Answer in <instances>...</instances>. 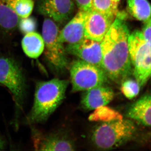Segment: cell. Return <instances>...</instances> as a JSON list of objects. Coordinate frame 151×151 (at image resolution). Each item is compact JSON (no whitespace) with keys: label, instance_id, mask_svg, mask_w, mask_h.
I'll return each instance as SVG.
<instances>
[{"label":"cell","instance_id":"obj_1","mask_svg":"<svg viewBox=\"0 0 151 151\" xmlns=\"http://www.w3.org/2000/svg\"><path fill=\"white\" fill-rule=\"evenodd\" d=\"M129 35L127 23L116 17L101 42L102 69L116 83H122L132 71L128 46Z\"/></svg>","mask_w":151,"mask_h":151},{"label":"cell","instance_id":"obj_2","mask_svg":"<svg viewBox=\"0 0 151 151\" xmlns=\"http://www.w3.org/2000/svg\"><path fill=\"white\" fill-rule=\"evenodd\" d=\"M68 84L67 80L58 78L38 81L33 104L27 117L26 123L32 125L46 122L64 100Z\"/></svg>","mask_w":151,"mask_h":151},{"label":"cell","instance_id":"obj_3","mask_svg":"<svg viewBox=\"0 0 151 151\" xmlns=\"http://www.w3.org/2000/svg\"><path fill=\"white\" fill-rule=\"evenodd\" d=\"M136 133L134 123L129 119H123L103 122L98 125L92 133V139L98 148L111 150L131 140Z\"/></svg>","mask_w":151,"mask_h":151},{"label":"cell","instance_id":"obj_4","mask_svg":"<svg viewBox=\"0 0 151 151\" xmlns=\"http://www.w3.org/2000/svg\"><path fill=\"white\" fill-rule=\"evenodd\" d=\"M128 46L135 79L143 86L151 76V43L146 41L139 30L129 36Z\"/></svg>","mask_w":151,"mask_h":151},{"label":"cell","instance_id":"obj_5","mask_svg":"<svg viewBox=\"0 0 151 151\" xmlns=\"http://www.w3.org/2000/svg\"><path fill=\"white\" fill-rule=\"evenodd\" d=\"M59 32L55 22L49 18L45 19L42 28L45 44L43 52L49 65L56 72L65 70L68 64L65 47L58 39Z\"/></svg>","mask_w":151,"mask_h":151},{"label":"cell","instance_id":"obj_6","mask_svg":"<svg viewBox=\"0 0 151 151\" xmlns=\"http://www.w3.org/2000/svg\"><path fill=\"white\" fill-rule=\"evenodd\" d=\"M70 74L73 92L86 91L108 81V76L101 68L80 59L71 63Z\"/></svg>","mask_w":151,"mask_h":151},{"label":"cell","instance_id":"obj_7","mask_svg":"<svg viewBox=\"0 0 151 151\" xmlns=\"http://www.w3.org/2000/svg\"><path fill=\"white\" fill-rule=\"evenodd\" d=\"M0 83L12 94L17 108L21 107L25 97L26 83L22 70L12 58H0Z\"/></svg>","mask_w":151,"mask_h":151},{"label":"cell","instance_id":"obj_8","mask_svg":"<svg viewBox=\"0 0 151 151\" xmlns=\"http://www.w3.org/2000/svg\"><path fill=\"white\" fill-rule=\"evenodd\" d=\"M32 139L35 150L73 151V143L59 133L47 134L32 127Z\"/></svg>","mask_w":151,"mask_h":151},{"label":"cell","instance_id":"obj_9","mask_svg":"<svg viewBox=\"0 0 151 151\" xmlns=\"http://www.w3.org/2000/svg\"><path fill=\"white\" fill-rule=\"evenodd\" d=\"M101 42L84 38L73 44H68L66 52L79 59L102 68V52Z\"/></svg>","mask_w":151,"mask_h":151},{"label":"cell","instance_id":"obj_10","mask_svg":"<svg viewBox=\"0 0 151 151\" xmlns=\"http://www.w3.org/2000/svg\"><path fill=\"white\" fill-rule=\"evenodd\" d=\"M74 9L73 0H38L37 5L40 14L60 23L70 18Z\"/></svg>","mask_w":151,"mask_h":151},{"label":"cell","instance_id":"obj_11","mask_svg":"<svg viewBox=\"0 0 151 151\" xmlns=\"http://www.w3.org/2000/svg\"><path fill=\"white\" fill-rule=\"evenodd\" d=\"M116 18L108 16L92 9L87 11L84 24V37L101 42Z\"/></svg>","mask_w":151,"mask_h":151},{"label":"cell","instance_id":"obj_12","mask_svg":"<svg viewBox=\"0 0 151 151\" xmlns=\"http://www.w3.org/2000/svg\"><path fill=\"white\" fill-rule=\"evenodd\" d=\"M86 11L79 10L75 16L60 32L58 39L62 43L73 44L84 37V24Z\"/></svg>","mask_w":151,"mask_h":151},{"label":"cell","instance_id":"obj_13","mask_svg":"<svg viewBox=\"0 0 151 151\" xmlns=\"http://www.w3.org/2000/svg\"><path fill=\"white\" fill-rule=\"evenodd\" d=\"M84 91L81 97V104L86 110H94L106 105L114 98L113 89L104 84Z\"/></svg>","mask_w":151,"mask_h":151},{"label":"cell","instance_id":"obj_14","mask_svg":"<svg viewBox=\"0 0 151 151\" xmlns=\"http://www.w3.org/2000/svg\"><path fill=\"white\" fill-rule=\"evenodd\" d=\"M126 116L146 127L151 126V97L150 94L143 95L128 108Z\"/></svg>","mask_w":151,"mask_h":151},{"label":"cell","instance_id":"obj_15","mask_svg":"<svg viewBox=\"0 0 151 151\" xmlns=\"http://www.w3.org/2000/svg\"><path fill=\"white\" fill-rule=\"evenodd\" d=\"M22 46L27 56L33 59L38 58L44 50L42 35L35 31L26 34L22 41Z\"/></svg>","mask_w":151,"mask_h":151},{"label":"cell","instance_id":"obj_16","mask_svg":"<svg viewBox=\"0 0 151 151\" xmlns=\"http://www.w3.org/2000/svg\"><path fill=\"white\" fill-rule=\"evenodd\" d=\"M20 18L6 2L0 0V26L6 31L15 29Z\"/></svg>","mask_w":151,"mask_h":151},{"label":"cell","instance_id":"obj_17","mask_svg":"<svg viewBox=\"0 0 151 151\" xmlns=\"http://www.w3.org/2000/svg\"><path fill=\"white\" fill-rule=\"evenodd\" d=\"M128 12L133 17L143 22L151 20V6L148 0H127Z\"/></svg>","mask_w":151,"mask_h":151},{"label":"cell","instance_id":"obj_18","mask_svg":"<svg viewBox=\"0 0 151 151\" xmlns=\"http://www.w3.org/2000/svg\"><path fill=\"white\" fill-rule=\"evenodd\" d=\"M123 117L119 112L106 105L101 106L94 109V111L89 116L90 121L107 122L121 120Z\"/></svg>","mask_w":151,"mask_h":151},{"label":"cell","instance_id":"obj_19","mask_svg":"<svg viewBox=\"0 0 151 151\" xmlns=\"http://www.w3.org/2000/svg\"><path fill=\"white\" fill-rule=\"evenodd\" d=\"M6 2L20 18L29 17L34 6L33 0H6Z\"/></svg>","mask_w":151,"mask_h":151},{"label":"cell","instance_id":"obj_20","mask_svg":"<svg viewBox=\"0 0 151 151\" xmlns=\"http://www.w3.org/2000/svg\"><path fill=\"white\" fill-rule=\"evenodd\" d=\"M119 5L112 0H92L91 9L108 16L116 18Z\"/></svg>","mask_w":151,"mask_h":151},{"label":"cell","instance_id":"obj_21","mask_svg":"<svg viewBox=\"0 0 151 151\" xmlns=\"http://www.w3.org/2000/svg\"><path fill=\"white\" fill-rule=\"evenodd\" d=\"M140 87L136 79L127 78L122 82L121 90L125 97L131 100L139 94Z\"/></svg>","mask_w":151,"mask_h":151},{"label":"cell","instance_id":"obj_22","mask_svg":"<svg viewBox=\"0 0 151 151\" xmlns=\"http://www.w3.org/2000/svg\"><path fill=\"white\" fill-rule=\"evenodd\" d=\"M18 26L21 31L24 34L35 32L37 27L36 20L32 17L21 18Z\"/></svg>","mask_w":151,"mask_h":151},{"label":"cell","instance_id":"obj_23","mask_svg":"<svg viewBox=\"0 0 151 151\" xmlns=\"http://www.w3.org/2000/svg\"><path fill=\"white\" fill-rule=\"evenodd\" d=\"M144 23L141 32L146 41L151 43V20Z\"/></svg>","mask_w":151,"mask_h":151},{"label":"cell","instance_id":"obj_24","mask_svg":"<svg viewBox=\"0 0 151 151\" xmlns=\"http://www.w3.org/2000/svg\"><path fill=\"white\" fill-rule=\"evenodd\" d=\"M79 10L89 11L92 8V0H75Z\"/></svg>","mask_w":151,"mask_h":151},{"label":"cell","instance_id":"obj_25","mask_svg":"<svg viewBox=\"0 0 151 151\" xmlns=\"http://www.w3.org/2000/svg\"><path fill=\"white\" fill-rule=\"evenodd\" d=\"M6 143L2 136L0 134V151L4 150L6 149Z\"/></svg>","mask_w":151,"mask_h":151},{"label":"cell","instance_id":"obj_26","mask_svg":"<svg viewBox=\"0 0 151 151\" xmlns=\"http://www.w3.org/2000/svg\"><path fill=\"white\" fill-rule=\"evenodd\" d=\"M114 2L116 3L117 4L119 5V3H120V0H112Z\"/></svg>","mask_w":151,"mask_h":151}]
</instances>
